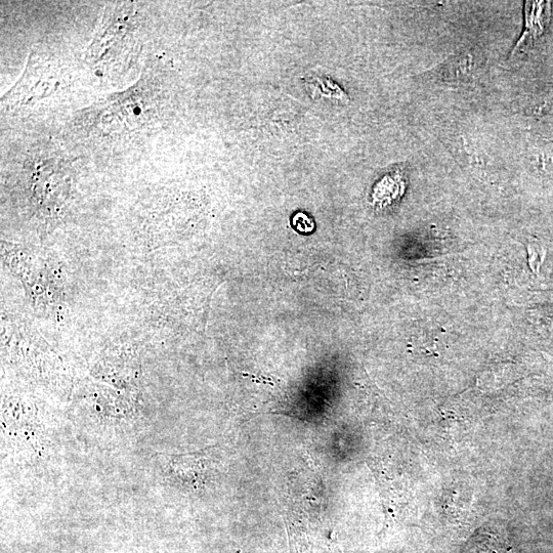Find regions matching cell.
<instances>
[{"instance_id": "obj_1", "label": "cell", "mask_w": 553, "mask_h": 553, "mask_svg": "<svg viewBox=\"0 0 553 553\" xmlns=\"http://www.w3.org/2000/svg\"><path fill=\"white\" fill-rule=\"evenodd\" d=\"M551 5L547 2H526L525 32L519 40L515 51L522 47L527 38L536 39L545 31L550 20Z\"/></svg>"}, {"instance_id": "obj_2", "label": "cell", "mask_w": 553, "mask_h": 553, "mask_svg": "<svg viewBox=\"0 0 553 553\" xmlns=\"http://www.w3.org/2000/svg\"><path fill=\"white\" fill-rule=\"evenodd\" d=\"M465 553H507V548L494 534L481 531L467 542Z\"/></svg>"}, {"instance_id": "obj_3", "label": "cell", "mask_w": 553, "mask_h": 553, "mask_svg": "<svg viewBox=\"0 0 553 553\" xmlns=\"http://www.w3.org/2000/svg\"><path fill=\"white\" fill-rule=\"evenodd\" d=\"M293 224L297 230L301 232H312L314 230V223L305 214H299L294 217Z\"/></svg>"}, {"instance_id": "obj_4", "label": "cell", "mask_w": 553, "mask_h": 553, "mask_svg": "<svg viewBox=\"0 0 553 553\" xmlns=\"http://www.w3.org/2000/svg\"><path fill=\"white\" fill-rule=\"evenodd\" d=\"M402 553H423V552L419 549L414 548V549L405 550Z\"/></svg>"}, {"instance_id": "obj_5", "label": "cell", "mask_w": 553, "mask_h": 553, "mask_svg": "<svg viewBox=\"0 0 553 553\" xmlns=\"http://www.w3.org/2000/svg\"><path fill=\"white\" fill-rule=\"evenodd\" d=\"M240 552H241V551H240V550H238V551H237V552H235V553H240ZM146 553H154V552H146Z\"/></svg>"}]
</instances>
